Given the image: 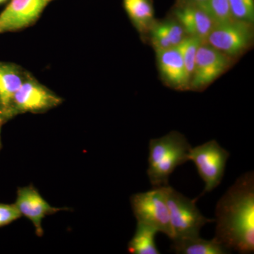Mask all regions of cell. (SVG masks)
<instances>
[{
    "label": "cell",
    "mask_w": 254,
    "mask_h": 254,
    "mask_svg": "<svg viewBox=\"0 0 254 254\" xmlns=\"http://www.w3.org/2000/svg\"><path fill=\"white\" fill-rule=\"evenodd\" d=\"M204 9L210 15L215 24L232 19L229 0H208Z\"/></svg>",
    "instance_id": "d6986e66"
},
{
    "label": "cell",
    "mask_w": 254,
    "mask_h": 254,
    "mask_svg": "<svg viewBox=\"0 0 254 254\" xmlns=\"http://www.w3.org/2000/svg\"><path fill=\"white\" fill-rule=\"evenodd\" d=\"M165 187H153L148 191L137 193L131 197V205L137 222L153 227L173 240Z\"/></svg>",
    "instance_id": "277c9868"
},
{
    "label": "cell",
    "mask_w": 254,
    "mask_h": 254,
    "mask_svg": "<svg viewBox=\"0 0 254 254\" xmlns=\"http://www.w3.org/2000/svg\"><path fill=\"white\" fill-rule=\"evenodd\" d=\"M21 217V213L16 205L0 203V227L9 225Z\"/></svg>",
    "instance_id": "44dd1931"
},
{
    "label": "cell",
    "mask_w": 254,
    "mask_h": 254,
    "mask_svg": "<svg viewBox=\"0 0 254 254\" xmlns=\"http://www.w3.org/2000/svg\"><path fill=\"white\" fill-rule=\"evenodd\" d=\"M127 14L138 31L151 29L154 23V10L150 0H124Z\"/></svg>",
    "instance_id": "9a60e30c"
},
{
    "label": "cell",
    "mask_w": 254,
    "mask_h": 254,
    "mask_svg": "<svg viewBox=\"0 0 254 254\" xmlns=\"http://www.w3.org/2000/svg\"><path fill=\"white\" fill-rule=\"evenodd\" d=\"M26 75L14 64L0 63V105L6 117L11 116L15 93L22 84Z\"/></svg>",
    "instance_id": "4fadbf2b"
},
{
    "label": "cell",
    "mask_w": 254,
    "mask_h": 254,
    "mask_svg": "<svg viewBox=\"0 0 254 254\" xmlns=\"http://www.w3.org/2000/svg\"><path fill=\"white\" fill-rule=\"evenodd\" d=\"M170 224L173 232V240L200 236L202 227L215 222L214 219L203 216L197 208L195 201L187 198L175 189L165 187Z\"/></svg>",
    "instance_id": "3957f363"
},
{
    "label": "cell",
    "mask_w": 254,
    "mask_h": 254,
    "mask_svg": "<svg viewBox=\"0 0 254 254\" xmlns=\"http://www.w3.org/2000/svg\"><path fill=\"white\" fill-rule=\"evenodd\" d=\"M156 55L159 69L167 84L181 91L190 89V79L178 48L157 50Z\"/></svg>",
    "instance_id": "8fae6325"
},
{
    "label": "cell",
    "mask_w": 254,
    "mask_h": 254,
    "mask_svg": "<svg viewBox=\"0 0 254 254\" xmlns=\"http://www.w3.org/2000/svg\"><path fill=\"white\" fill-rule=\"evenodd\" d=\"M203 43L198 38L187 36L180 45L177 46L185 63V67L190 79L191 80L194 68L195 57L200 44Z\"/></svg>",
    "instance_id": "e0dca14e"
},
{
    "label": "cell",
    "mask_w": 254,
    "mask_h": 254,
    "mask_svg": "<svg viewBox=\"0 0 254 254\" xmlns=\"http://www.w3.org/2000/svg\"><path fill=\"white\" fill-rule=\"evenodd\" d=\"M14 204L19 210L21 215H24L31 220L36 230V235L39 237L43 235L42 227L43 219L50 214L65 210V208L52 206L42 197L38 190L32 186L18 189Z\"/></svg>",
    "instance_id": "30bf717a"
},
{
    "label": "cell",
    "mask_w": 254,
    "mask_h": 254,
    "mask_svg": "<svg viewBox=\"0 0 254 254\" xmlns=\"http://www.w3.org/2000/svg\"><path fill=\"white\" fill-rule=\"evenodd\" d=\"M253 23L231 19L216 23L205 43L227 56L242 54L252 44L254 38Z\"/></svg>",
    "instance_id": "8992f818"
},
{
    "label": "cell",
    "mask_w": 254,
    "mask_h": 254,
    "mask_svg": "<svg viewBox=\"0 0 254 254\" xmlns=\"http://www.w3.org/2000/svg\"><path fill=\"white\" fill-rule=\"evenodd\" d=\"M232 19L253 23L254 0H229Z\"/></svg>",
    "instance_id": "ac0fdd59"
},
{
    "label": "cell",
    "mask_w": 254,
    "mask_h": 254,
    "mask_svg": "<svg viewBox=\"0 0 254 254\" xmlns=\"http://www.w3.org/2000/svg\"><path fill=\"white\" fill-rule=\"evenodd\" d=\"M172 250L179 254H227L231 251L213 239L204 240L200 236L172 241Z\"/></svg>",
    "instance_id": "5bb4252c"
},
{
    "label": "cell",
    "mask_w": 254,
    "mask_h": 254,
    "mask_svg": "<svg viewBox=\"0 0 254 254\" xmlns=\"http://www.w3.org/2000/svg\"><path fill=\"white\" fill-rule=\"evenodd\" d=\"M230 153L215 140H211L190 148L189 161L195 164L198 173L205 182L203 193L212 191L221 183Z\"/></svg>",
    "instance_id": "5b68a950"
},
{
    "label": "cell",
    "mask_w": 254,
    "mask_h": 254,
    "mask_svg": "<svg viewBox=\"0 0 254 254\" xmlns=\"http://www.w3.org/2000/svg\"><path fill=\"white\" fill-rule=\"evenodd\" d=\"M158 231L145 224L137 222L136 232L128 245V250L132 254H160L155 236Z\"/></svg>",
    "instance_id": "2e32d148"
},
{
    "label": "cell",
    "mask_w": 254,
    "mask_h": 254,
    "mask_svg": "<svg viewBox=\"0 0 254 254\" xmlns=\"http://www.w3.org/2000/svg\"><path fill=\"white\" fill-rule=\"evenodd\" d=\"M208 0H180V4H193L204 9Z\"/></svg>",
    "instance_id": "7402d4cb"
},
{
    "label": "cell",
    "mask_w": 254,
    "mask_h": 254,
    "mask_svg": "<svg viewBox=\"0 0 254 254\" xmlns=\"http://www.w3.org/2000/svg\"><path fill=\"white\" fill-rule=\"evenodd\" d=\"M0 148H1V141H0Z\"/></svg>",
    "instance_id": "d4e9b609"
},
{
    "label": "cell",
    "mask_w": 254,
    "mask_h": 254,
    "mask_svg": "<svg viewBox=\"0 0 254 254\" xmlns=\"http://www.w3.org/2000/svg\"><path fill=\"white\" fill-rule=\"evenodd\" d=\"M5 118H6V114H5L4 110H3V108H1V105H0V126H1V124L4 122Z\"/></svg>",
    "instance_id": "603a6c76"
},
{
    "label": "cell",
    "mask_w": 254,
    "mask_h": 254,
    "mask_svg": "<svg viewBox=\"0 0 254 254\" xmlns=\"http://www.w3.org/2000/svg\"><path fill=\"white\" fill-rule=\"evenodd\" d=\"M53 0H11L0 13V33L18 31L35 22Z\"/></svg>",
    "instance_id": "9c48e42d"
},
{
    "label": "cell",
    "mask_w": 254,
    "mask_h": 254,
    "mask_svg": "<svg viewBox=\"0 0 254 254\" xmlns=\"http://www.w3.org/2000/svg\"><path fill=\"white\" fill-rule=\"evenodd\" d=\"M191 148L186 137L178 131L150 140L147 175L152 186L168 185L175 169L189 161Z\"/></svg>",
    "instance_id": "7a4b0ae2"
},
{
    "label": "cell",
    "mask_w": 254,
    "mask_h": 254,
    "mask_svg": "<svg viewBox=\"0 0 254 254\" xmlns=\"http://www.w3.org/2000/svg\"><path fill=\"white\" fill-rule=\"evenodd\" d=\"M230 57L205 42L200 44L195 57L190 80V89L200 91L209 86L225 72L231 63Z\"/></svg>",
    "instance_id": "ba28073f"
},
{
    "label": "cell",
    "mask_w": 254,
    "mask_h": 254,
    "mask_svg": "<svg viewBox=\"0 0 254 254\" xmlns=\"http://www.w3.org/2000/svg\"><path fill=\"white\" fill-rule=\"evenodd\" d=\"M61 103V98L27 74L15 93L11 116L17 113H41L52 109Z\"/></svg>",
    "instance_id": "52a82bcc"
},
{
    "label": "cell",
    "mask_w": 254,
    "mask_h": 254,
    "mask_svg": "<svg viewBox=\"0 0 254 254\" xmlns=\"http://www.w3.org/2000/svg\"><path fill=\"white\" fill-rule=\"evenodd\" d=\"M160 25L173 48L180 45L187 37V33L178 21H165Z\"/></svg>",
    "instance_id": "ffe728a7"
},
{
    "label": "cell",
    "mask_w": 254,
    "mask_h": 254,
    "mask_svg": "<svg viewBox=\"0 0 254 254\" xmlns=\"http://www.w3.org/2000/svg\"><path fill=\"white\" fill-rule=\"evenodd\" d=\"M214 239L230 251L254 252V173L239 177L218 200Z\"/></svg>",
    "instance_id": "6da1fadb"
},
{
    "label": "cell",
    "mask_w": 254,
    "mask_h": 254,
    "mask_svg": "<svg viewBox=\"0 0 254 254\" xmlns=\"http://www.w3.org/2000/svg\"><path fill=\"white\" fill-rule=\"evenodd\" d=\"M177 21L181 24L189 36L205 42L215 25L206 10L193 4H180L175 9Z\"/></svg>",
    "instance_id": "7c38bea8"
},
{
    "label": "cell",
    "mask_w": 254,
    "mask_h": 254,
    "mask_svg": "<svg viewBox=\"0 0 254 254\" xmlns=\"http://www.w3.org/2000/svg\"><path fill=\"white\" fill-rule=\"evenodd\" d=\"M5 1H6V0H0V4H1V3L4 2Z\"/></svg>",
    "instance_id": "cb8c5ba5"
}]
</instances>
